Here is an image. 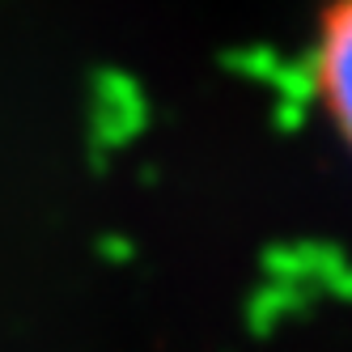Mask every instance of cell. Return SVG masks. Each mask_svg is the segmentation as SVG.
I'll use <instances>...</instances> for the list:
<instances>
[{
	"label": "cell",
	"instance_id": "6da1fadb",
	"mask_svg": "<svg viewBox=\"0 0 352 352\" xmlns=\"http://www.w3.org/2000/svg\"><path fill=\"white\" fill-rule=\"evenodd\" d=\"M306 85L352 162V0H327L314 21Z\"/></svg>",
	"mask_w": 352,
	"mask_h": 352
}]
</instances>
